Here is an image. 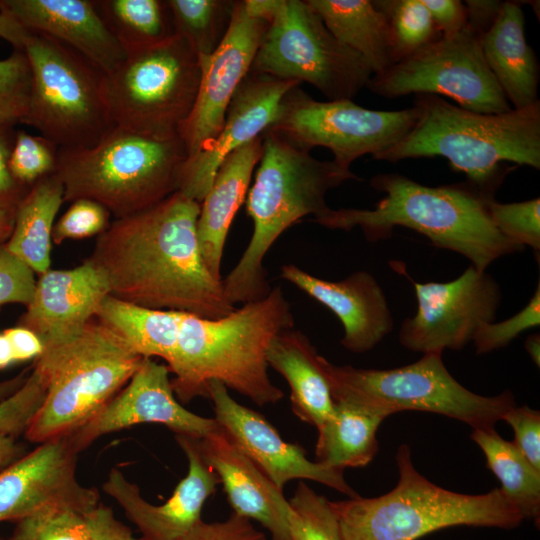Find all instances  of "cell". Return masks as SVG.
Listing matches in <instances>:
<instances>
[{"label": "cell", "instance_id": "obj_1", "mask_svg": "<svg viewBox=\"0 0 540 540\" xmlns=\"http://www.w3.org/2000/svg\"><path fill=\"white\" fill-rule=\"evenodd\" d=\"M200 203L174 192L135 214L116 218L88 259L103 273L110 295L155 310L216 319L235 306L200 249Z\"/></svg>", "mask_w": 540, "mask_h": 540}, {"label": "cell", "instance_id": "obj_2", "mask_svg": "<svg viewBox=\"0 0 540 540\" xmlns=\"http://www.w3.org/2000/svg\"><path fill=\"white\" fill-rule=\"evenodd\" d=\"M370 185L384 193L374 209L330 208L311 221L328 229L359 227L370 242L391 237L397 226L427 237L433 246L466 257L479 271L502 256L524 247L504 236L493 224L490 197L468 182L431 187L398 173L377 174Z\"/></svg>", "mask_w": 540, "mask_h": 540}, {"label": "cell", "instance_id": "obj_3", "mask_svg": "<svg viewBox=\"0 0 540 540\" xmlns=\"http://www.w3.org/2000/svg\"><path fill=\"white\" fill-rule=\"evenodd\" d=\"M291 328V308L278 286L224 317L181 312L175 349L167 363L174 374L175 396L183 403L208 398L209 383L219 381L259 406L280 401L284 394L269 378L266 351L276 335Z\"/></svg>", "mask_w": 540, "mask_h": 540}, {"label": "cell", "instance_id": "obj_4", "mask_svg": "<svg viewBox=\"0 0 540 540\" xmlns=\"http://www.w3.org/2000/svg\"><path fill=\"white\" fill-rule=\"evenodd\" d=\"M413 106L418 116L412 129L375 160L443 157L490 197L513 169L505 162L540 169L539 100L498 114L467 110L434 94H416Z\"/></svg>", "mask_w": 540, "mask_h": 540}, {"label": "cell", "instance_id": "obj_5", "mask_svg": "<svg viewBox=\"0 0 540 540\" xmlns=\"http://www.w3.org/2000/svg\"><path fill=\"white\" fill-rule=\"evenodd\" d=\"M261 136L262 156L246 197L253 232L237 264L222 278L225 295L233 305L266 297L272 288L264 259L274 242L304 216L315 218L327 212L329 190L348 180H360L351 169L333 160H318L271 130Z\"/></svg>", "mask_w": 540, "mask_h": 540}, {"label": "cell", "instance_id": "obj_6", "mask_svg": "<svg viewBox=\"0 0 540 540\" xmlns=\"http://www.w3.org/2000/svg\"><path fill=\"white\" fill-rule=\"evenodd\" d=\"M187 157L178 133L155 135L114 125L93 146L59 148L55 173L65 202L90 199L121 218L177 192Z\"/></svg>", "mask_w": 540, "mask_h": 540}, {"label": "cell", "instance_id": "obj_7", "mask_svg": "<svg viewBox=\"0 0 540 540\" xmlns=\"http://www.w3.org/2000/svg\"><path fill=\"white\" fill-rule=\"evenodd\" d=\"M396 463L398 482L388 493L331 501L344 540H417L456 526L513 529L524 520L500 488L470 495L432 483L414 467L406 444Z\"/></svg>", "mask_w": 540, "mask_h": 540}, {"label": "cell", "instance_id": "obj_8", "mask_svg": "<svg viewBox=\"0 0 540 540\" xmlns=\"http://www.w3.org/2000/svg\"><path fill=\"white\" fill-rule=\"evenodd\" d=\"M143 359L96 317L78 333L45 343L33 369L46 394L24 433L27 440L40 444L78 430L129 382Z\"/></svg>", "mask_w": 540, "mask_h": 540}, {"label": "cell", "instance_id": "obj_9", "mask_svg": "<svg viewBox=\"0 0 540 540\" xmlns=\"http://www.w3.org/2000/svg\"><path fill=\"white\" fill-rule=\"evenodd\" d=\"M321 363L334 401L370 406L389 415L405 410L430 412L473 430H488L516 405L509 390L482 396L462 386L445 367L442 353H425L414 363L384 370L338 366L323 356Z\"/></svg>", "mask_w": 540, "mask_h": 540}, {"label": "cell", "instance_id": "obj_10", "mask_svg": "<svg viewBox=\"0 0 540 540\" xmlns=\"http://www.w3.org/2000/svg\"><path fill=\"white\" fill-rule=\"evenodd\" d=\"M31 72L22 123L59 148L96 144L113 126L104 97L105 73L64 43L31 31L22 49Z\"/></svg>", "mask_w": 540, "mask_h": 540}, {"label": "cell", "instance_id": "obj_11", "mask_svg": "<svg viewBox=\"0 0 540 540\" xmlns=\"http://www.w3.org/2000/svg\"><path fill=\"white\" fill-rule=\"evenodd\" d=\"M199 81L198 54L179 36L128 54L105 74L110 118L116 126L139 132L176 134L193 108Z\"/></svg>", "mask_w": 540, "mask_h": 540}, {"label": "cell", "instance_id": "obj_12", "mask_svg": "<svg viewBox=\"0 0 540 540\" xmlns=\"http://www.w3.org/2000/svg\"><path fill=\"white\" fill-rule=\"evenodd\" d=\"M250 72L307 82L329 101L352 100L372 76L365 60L334 37L307 0H280Z\"/></svg>", "mask_w": 540, "mask_h": 540}, {"label": "cell", "instance_id": "obj_13", "mask_svg": "<svg viewBox=\"0 0 540 540\" xmlns=\"http://www.w3.org/2000/svg\"><path fill=\"white\" fill-rule=\"evenodd\" d=\"M481 37L466 24L454 36L441 37L372 75L366 88L385 98L434 94L478 113L508 112L512 108L484 59Z\"/></svg>", "mask_w": 540, "mask_h": 540}, {"label": "cell", "instance_id": "obj_14", "mask_svg": "<svg viewBox=\"0 0 540 540\" xmlns=\"http://www.w3.org/2000/svg\"><path fill=\"white\" fill-rule=\"evenodd\" d=\"M415 106L396 111L372 110L352 100L318 101L299 86L283 97L278 115L268 128L298 148L325 147L333 161L350 169L357 158L395 145L414 126Z\"/></svg>", "mask_w": 540, "mask_h": 540}, {"label": "cell", "instance_id": "obj_15", "mask_svg": "<svg viewBox=\"0 0 540 540\" xmlns=\"http://www.w3.org/2000/svg\"><path fill=\"white\" fill-rule=\"evenodd\" d=\"M409 279L417 310L402 322L398 338L410 351L425 354L462 350L483 324L495 321L502 295L498 283L486 271L470 265L449 282L419 283Z\"/></svg>", "mask_w": 540, "mask_h": 540}, {"label": "cell", "instance_id": "obj_16", "mask_svg": "<svg viewBox=\"0 0 540 540\" xmlns=\"http://www.w3.org/2000/svg\"><path fill=\"white\" fill-rule=\"evenodd\" d=\"M269 23L235 1L228 28L216 49L199 55L200 81L193 108L178 130L188 157L208 147L218 135L227 108L251 71Z\"/></svg>", "mask_w": 540, "mask_h": 540}, {"label": "cell", "instance_id": "obj_17", "mask_svg": "<svg viewBox=\"0 0 540 540\" xmlns=\"http://www.w3.org/2000/svg\"><path fill=\"white\" fill-rule=\"evenodd\" d=\"M78 452L68 436L54 438L0 470V522L18 521L42 508L67 506L84 513L99 504L95 488L76 477Z\"/></svg>", "mask_w": 540, "mask_h": 540}, {"label": "cell", "instance_id": "obj_18", "mask_svg": "<svg viewBox=\"0 0 540 540\" xmlns=\"http://www.w3.org/2000/svg\"><path fill=\"white\" fill-rule=\"evenodd\" d=\"M167 365L144 358L129 382L85 425L67 435L78 453L100 436L143 423L166 426L175 435L202 439L220 428L177 400Z\"/></svg>", "mask_w": 540, "mask_h": 540}, {"label": "cell", "instance_id": "obj_19", "mask_svg": "<svg viewBox=\"0 0 540 540\" xmlns=\"http://www.w3.org/2000/svg\"><path fill=\"white\" fill-rule=\"evenodd\" d=\"M208 398L214 406V419L227 436L283 490L291 480L307 479L322 483L350 498L359 496L346 482L344 471L306 457L305 450L286 442L258 412L236 402L219 381L208 385Z\"/></svg>", "mask_w": 540, "mask_h": 540}, {"label": "cell", "instance_id": "obj_20", "mask_svg": "<svg viewBox=\"0 0 540 540\" xmlns=\"http://www.w3.org/2000/svg\"><path fill=\"white\" fill-rule=\"evenodd\" d=\"M299 85L250 72L234 94L216 138L184 161L177 191L201 203L223 160L261 136L275 121L284 95Z\"/></svg>", "mask_w": 540, "mask_h": 540}, {"label": "cell", "instance_id": "obj_21", "mask_svg": "<svg viewBox=\"0 0 540 540\" xmlns=\"http://www.w3.org/2000/svg\"><path fill=\"white\" fill-rule=\"evenodd\" d=\"M188 460L187 475L177 484L172 496L162 505H153L140 488L112 469L103 490L125 511L141 532L143 540H181L201 519L206 500L215 493L219 479L203 459L199 439L175 435Z\"/></svg>", "mask_w": 540, "mask_h": 540}, {"label": "cell", "instance_id": "obj_22", "mask_svg": "<svg viewBox=\"0 0 540 540\" xmlns=\"http://www.w3.org/2000/svg\"><path fill=\"white\" fill-rule=\"evenodd\" d=\"M281 278L338 317L344 332L341 345L353 353L370 351L393 329L386 296L367 271H356L343 280L329 281L287 264L281 268Z\"/></svg>", "mask_w": 540, "mask_h": 540}, {"label": "cell", "instance_id": "obj_23", "mask_svg": "<svg viewBox=\"0 0 540 540\" xmlns=\"http://www.w3.org/2000/svg\"><path fill=\"white\" fill-rule=\"evenodd\" d=\"M110 295L103 273L88 258L70 269H49L36 280L21 319L43 344L72 336L94 319Z\"/></svg>", "mask_w": 540, "mask_h": 540}, {"label": "cell", "instance_id": "obj_24", "mask_svg": "<svg viewBox=\"0 0 540 540\" xmlns=\"http://www.w3.org/2000/svg\"><path fill=\"white\" fill-rule=\"evenodd\" d=\"M199 449L222 483L234 514L259 522L272 540H291L290 507L282 490L221 428L199 439Z\"/></svg>", "mask_w": 540, "mask_h": 540}, {"label": "cell", "instance_id": "obj_25", "mask_svg": "<svg viewBox=\"0 0 540 540\" xmlns=\"http://www.w3.org/2000/svg\"><path fill=\"white\" fill-rule=\"evenodd\" d=\"M0 11L12 15L27 29L71 47L105 74L127 56L95 0H0Z\"/></svg>", "mask_w": 540, "mask_h": 540}, {"label": "cell", "instance_id": "obj_26", "mask_svg": "<svg viewBox=\"0 0 540 540\" xmlns=\"http://www.w3.org/2000/svg\"><path fill=\"white\" fill-rule=\"evenodd\" d=\"M262 151L263 141L259 136L227 156L200 203L197 220L200 249L208 270L219 280H222L226 238L237 211L246 200Z\"/></svg>", "mask_w": 540, "mask_h": 540}, {"label": "cell", "instance_id": "obj_27", "mask_svg": "<svg viewBox=\"0 0 540 540\" xmlns=\"http://www.w3.org/2000/svg\"><path fill=\"white\" fill-rule=\"evenodd\" d=\"M524 20L519 3L503 2L494 23L481 37L484 59L513 109L538 101L539 64L526 41Z\"/></svg>", "mask_w": 540, "mask_h": 540}, {"label": "cell", "instance_id": "obj_28", "mask_svg": "<svg viewBox=\"0 0 540 540\" xmlns=\"http://www.w3.org/2000/svg\"><path fill=\"white\" fill-rule=\"evenodd\" d=\"M321 357L307 336L294 328L276 335L266 351L268 366L280 373L290 386L293 412L316 429L334 410Z\"/></svg>", "mask_w": 540, "mask_h": 540}, {"label": "cell", "instance_id": "obj_29", "mask_svg": "<svg viewBox=\"0 0 540 540\" xmlns=\"http://www.w3.org/2000/svg\"><path fill=\"white\" fill-rule=\"evenodd\" d=\"M388 416L370 406L334 401L333 413L317 429V462L343 471L368 465L378 452V428Z\"/></svg>", "mask_w": 540, "mask_h": 540}, {"label": "cell", "instance_id": "obj_30", "mask_svg": "<svg viewBox=\"0 0 540 540\" xmlns=\"http://www.w3.org/2000/svg\"><path fill=\"white\" fill-rule=\"evenodd\" d=\"M64 202V187L53 173L31 186L16 208L4 245L38 276L50 269L52 229Z\"/></svg>", "mask_w": 540, "mask_h": 540}, {"label": "cell", "instance_id": "obj_31", "mask_svg": "<svg viewBox=\"0 0 540 540\" xmlns=\"http://www.w3.org/2000/svg\"><path fill=\"white\" fill-rule=\"evenodd\" d=\"M334 37L359 54L372 75L393 64L391 37L384 14L371 0H307Z\"/></svg>", "mask_w": 540, "mask_h": 540}, {"label": "cell", "instance_id": "obj_32", "mask_svg": "<svg viewBox=\"0 0 540 540\" xmlns=\"http://www.w3.org/2000/svg\"><path fill=\"white\" fill-rule=\"evenodd\" d=\"M180 314L141 307L108 295L96 318L141 357H159L168 363L177 341Z\"/></svg>", "mask_w": 540, "mask_h": 540}, {"label": "cell", "instance_id": "obj_33", "mask_svg": "<svg viewBox=\"0 0 540 540\" xmlns=\"http://www.w3.org/2000/svg\"><path fill=\"white\" fill-rule=\"evenodd\" d=\"M471 439L482 450L486 465L500 481L503 495L525 519L539 522L540 471L534 468L512 441L494 429L473 430Z\"/></svg>", "mask_w": 540, "mask_h": 540}, {"label": "cell", "instance_id": "obj_34", "mask_svg": "<svg viewBox=\"0 0 540 540\" xmlns=\"http://www.w3.org/2000/svg\"><path fill=\"white\" fill-rule=\"evenodd\" d=\"M95 3L127 55L159 45L175 35L166 1L95 0Z\"/></svg>", "mask_w": 540, "mask_h": 540}, {"label": "cell", "instance_id": "obj_35", "mask_svg": "<svg viewBox=\"0 0 540 540\" xmlns=\"http://www.w3.org/2000/svg\"><path fill=\"white\" fill-rule=\"evenodd\" d=\"M235 1L167 0L174 34L185 39L199 55H209L222 40Z\"/></svg>", "mask_w": 540, "mask_h": 540}, {"label": "cell", "instance_id": "obj_36", "mask_svg": "<svg viewBox=\"0 0 540 540\" xmlns=\"http://www.w3.org/2000/svg\"><path fill=\"white\" fill-rule=\"evenodd\" d=\"M373 3L389 26L393 64L442 37L421 0H373Z\"/></svg>", "mask_w": 540, "mask_h": 540}, {"label": "cell", "instance_id": "obj_37", "mask_svg": "<svg viewBox=\"0 0 540 540\" xmlns=\"http://www.w3.org/2000/svg\"><path fill=\"white\" fill-rule=\"evenodd\" d=\"M291 540H344L331 501L300 481L288 501Z\"/></svg>", "mask_w": 540, "mask_h": 540}, {"label": "cell", "instance_id": "obj_38", "mask_svg": "<svg viewBox=\"0 0 540 540\" xmlns=\"http://www.w3.org/2000/svg\"><path fill=\"white\" fill-rule=\"evenodd\" d=\"M8 540H91V536L86 513L49 506L16 521Z\"/></svg>", "mask_w": 540, "mask_h": 540}, {"label": "cell", "instance_id": "obj_39", "mask_svg": "<svg viewBox=\"0 0 540 540\" xmlns=\"http://www.w3.org/2000/svg\"><path fill=\"white\" fill-rule=\"evenodd\" d=\"M59 147L42 135L24 130L15 133L8 166L20 185L30 188L56 172Z\"/></svg>", "mask_w": 540, "mask_h": 540}, {"label": "cell", "instance_id": "obj_40", "mask_svg": "<svg viewBox=\"0 0 540 540\" xmlns=\"http://www.w3.org/2000/svg\"><path fill=\"white\" fill-rule=\"evenodd\" d=\"M31 92L30 66L22 49L0 60V125L13 126L25 118Z\"/></svg>", "mask_w": 540, "mask_h": 540}, {"label": "cell", "instance_id": "obj_41", "mask_svg": "<svg viewBox=\"0 0 540 540\" xmlns=\"http://www.w3.org/2000/svg\"><path fill=\"white\" fill-rule=\"evenodd\" d=\"M496 228L509 240L522 246L540 250V198L521 202L500 203L496 199L488 205Z\"/></svg>", "mask_w": 540, "mask_h": 540}, {"label": "cell", "instance_id": "obj_42", "mask_svg": "<svg viewBox=\"0 0 540 540\" xmlns=\"http://www.w3.org/2000/svg\"><path fill=\"white\" fill-rule=\"evenodd\" d=\"M45 394L41 377L32 369L20 388L0 402V435L16 438L25 433L41 408Z\"/></svg>", "mask_w": 540, "mask_h": 540}, {"label": "cell", "instance_id": "obj_43", "mask_svg": "<svg viewBox=\"0 0 540 540\" xmlns=\"http://www.w3.org/2000/svg\"><path fill=\"white\" fill-rule=\"evenodd\" d=\"M110 212L100 203L82 198L71 202L69 208L54 223L52 243L99 236L110 225Z\"/></svg>", "mask_w": 540, "mask_h": 540}, {"label": "cell", "instance_id": "obj_44", "mask_svg": "<svg viewBox=\"0 0 540 540\" xmlns=\"http://www.w3.org/2000/svg\"><path fill=\"white\" fill-rule=\"evenodd\" d=\"M540 324V284L528 304L512 317L483 324L475 333L472 342L477 354H486L510 344L520 333Z\"/></svg>", "mask_w": 540, "mask_h": 540}, {"label": "cell", "instance_id": "obj_45", "mask_svg": "<svg viewBox=\"0 0 540 540\" xmlns=\"http://www.w3.org/2000/svg\"><path fill=\"white\" fill-rule=\"evenodd\" d=\"M35 273L12 255L4 244L0 245V306L30 302L35 285Z\"/></svg>", "mask_w": 540, "mask_h": 540}, {"label": "cell", "instance_id": "obj_46", "mask_svg": "<svg viewBox=\"0 0 540 540\" xmlns=\"http://www.w3.org/2000/svg\"><path fill=\"white\" fill-rule=\"evenodd\" d=\"M514 431V445L540 471V412L529 406H513L502 417Z\"/></svg>", "mask_w": 540, "mask_h": 540}, {"label": "cell", "instance_id": "obj_47", "mask_svg": "<svg viewBox=\"0 0 540 540\" xmlns=\"http://www.w3.org/2000/svg\"><path fill=\"white\" fill-rule=\"evenodd\" d=\"M181 540H268L247 518L232 513L222 522L200 520Z\"/></svg>", "mask_w": 540, "mask_h": 540}, {"label": "cell", "instance_id": "obj_48", "mask_svg": "<svg viewBox=\"0 0 540 540\" xmlns=\"http://www.w3.org/2000/svg\"><path fill=\"white\" fill-rule=\"evenodd\" d=\"M12 126L0 125V207L16 209L29 188L20 185L10 173L8 161L14 136Z\"/></svg>", "mask_w": 540, "mask_h": 540}, {"label": "cell", "instance_id": "obj_49", "mask_svg": "<svg viewBox=\"0 0 540 540\" xmlns=\"http://www.w3.org/2000/svg\"><path fill=\"white\" fill-rule=\"evenodd\" d=\"M442 37L459 33L467 23V9L459 0H421Z\"/></svg>", "mask_w": 540, "mask_h": 540}, {"label": "cell", "instance_id": "obj_50", "mask_svg": "<svg viewBox=\"0 0 540 540\" xmlns=\"http://www.w3.org/2000/svg\"><path fill=\"white\" fill-rule=\"evenodd\" d=\"M90 531L99 540H143L135 538L131 530L118 521L110 507L98 504L86 513Z\"/></svg>", "mask_w": 540, "mask_h": 540}, {"label": "cell", "instance_id": "obj_51", "mask_svg": "<svg viewBox=\"0 0 540 540\" xmlns=\"http://www.w3.org/2000/svg\"><path fill=\"white\" fill-rule=\"evenodd\" d=\"M3 332L11 343L16 362L35 361L42 354L44 344L32 330L19 325Z\"/></svg>", "mask_w": 540, "mask_h": 540}, {"label": "cell", "instance_id": "obj_52", "mask_svg": "<svg viewBox=\"0 0 540 540\" xmlns=\"http://www.w3.org/2000/svg\"><path fill=\"white\" fill-rule=\"evenodd\" d=\"M467 9V25L483 35L494 23L502 1L494 0H467L464 1Z\"/></svg>", "mask_w": 540, "mask_h": 540}, {"label": "cell", "instance_id": "obj_53", "mask_svg": "<svg viewBox=\"0 0 540 540\" xmlns=\"http://www.w3.org/2000/svg\"><path fill=\"white\" fill-rule=\"evenodd\" d=\"M30 30L24 27L15 17L0 11V38L11 43L15 49H23Z\"/></svg>", "mask_w": 540, "mask_h": 540}, {"label": "cell", "instance_id": "obj_54", "mask_svg": "<svg viewBox=\"0 0 540 540\" xmlns=\"http://www.w3.org/2000/svg\"><path fill=\"white\" fill-rule=\"evenodd\" d=\"M22 454L23 447L16 442L15 437L0 435V470Z\"/></svg>", "mask_w": 540, "mask_h": 540}, {"label": "cell", "instance_id": "obj_55", "mask_svg": "<svg viewBox=\"0 0 540 540\" xmlns=\"http://www.w3.org/2000/svg\"><path fill=\"white\" fill-rule=\"evenodd\" d=\"M16 209L0 207V245L8 240L15 220Z\"/></svg>", "mask_w": 540, "mask_h": 540}, {"label": "cell", "instance_id": "obj_56", "mask_svg": "<svg viewBox=\"0 0 540 540\" xmlns=\"http://www.w3.org/2000/svg\"><path fill=\"white\" fill-rule=\"evenodd\" d=\"M15 356L11 343L4 332H0V370L15 363Z\"/></svg>", "mask_w": 540, "mask_h": 540}, {"label": "cell", "instance_id": "obj_57", "mask_svg": "<svg viewBox=\"0 0 540 540\" xmlns=\"http://www.w3.org/2000/svg\"><path fill=\"white\" fill-rule=\"evenodd\" d=\"M27 376L28 375H26L25 371H23L19 375L9 380L0 382V402L12 395L17 389H19L26 380Z\"/></svg>", "mask_w": 540, "mask_h": 540}, {"label": "cell", "instance_id": "obj_58", "mask_svg": "<svg viewBox=\"0 0 540 540\" xmlns=\"http://www.w3.org/2000/svg\"><path fill=\"white\" fill-rule=\"evenodd\" d=\"M525 349L532 358L533 362L540 366V337L539 334H533L527 337Z\"/></svg>", "mask_w": 540, "mask_h": 540}, {"label": "cell", "instance_id": "obj_59", "mask_svg": "<svg viewBox=\"0 0 540 540\" xmlns=\"http://www.w3.org/2000/svg\"><path fill=\"white\" fill-rule=\"evenodd\" d=\"M89 531H90V529H89ZM90 536H91V540H99L91 531H90Z\"/></svg>", "mask_w": 540, "mask_h": 540}, {"label": "cell", "instance_id": "obj_60", "mask_svg": "<svg viewBox=\"0 0 540 540\" xmlns=\"http://www.w3.org/2000/svg\"><path fill=\"white\" fill-rule=\"evenodd\" d=\"M1 540V539H0Z\"/></svg>", "mask_w": 540, "mask_h": 540}]
</instances>
